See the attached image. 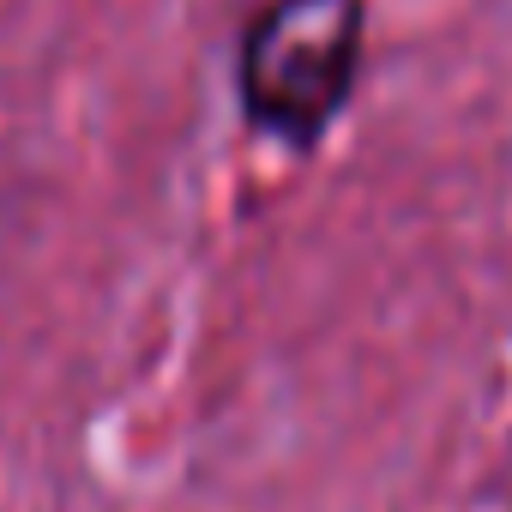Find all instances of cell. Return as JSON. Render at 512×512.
<instances>
[{"label": "cell", "mask_w": 512, "mask_h": 512, "mask_svg": "<svg viewBox=\"0 0 512 512\" xmlns=\"http://www.w3.org/2000/svg\"><path fill=\"white\" fill-rule=\"evenodd\" d=\"M368 0H266L235 49V97L253 133L314 151L356 97Z\"/></svg>", "instance_id": "obj_1"}]
</instances>
